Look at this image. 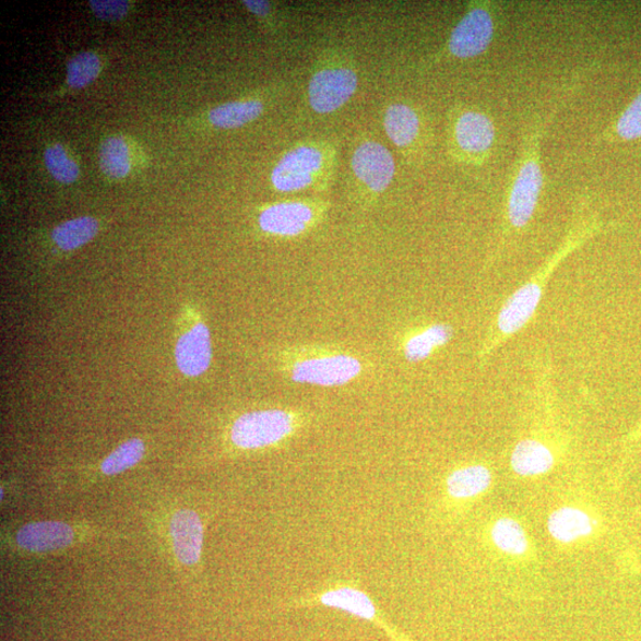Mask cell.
<instances>
[{
  "label": "cell",
  "mask_w": 641,
  "mask_h": 641,
  "mask_svg": "<svg viewBox=\"0 0 641 641\" xmlns=\"http://www.w3.org/2000/svg\"><path fill=\"white\" fill-rule=\"evenodd\" d=\"M550 535L559 542L571 543L590 536L594 529L591 517L574 508L555 511L548 522Z\"/></svg>",
  "instance_id": "cell-17"
},
{
  "label": "cell",
  "mask_w": 641,
  "mask_h": 641,
  "mask_svg": "<svg viewBox=\"0 0 641 641\" xmlns=\"http://www.w3.org/2000/svg\"><path fill=\"white\" fill-rule=\"evenodd\" d=\"M453 155L467 165L482 166L492 155L497 140L495 121L476 108L463 107L450 119Z\"/></svg>",
  "instance_id": "cell-3"
},
{
  "label": "cell",
  "mask_w": 641,
  "mask_h": 641,
  "mask_svg": "<svg viewBox=\"0 0 641 641\" xmlns=\"http://www.w3.org/2000/svg\"><path fill=\"white\" fill-rule=\"evenodd\" d=\"M264 105L259 100L228 103L214 108L210 121L216 128L237 129L247 126L263 114Z\"/></svg>",
  "instance_id": "cell-19"
},
{
  "label": "cell",
  "mask_w": 641,
  "mask_h": 641,
  "mask_svg": "<svg viewBox=\"0 0 641 641\" xmlns=\"http://www.w3.org/2000/svg\"><path fill=\"white\" fill-rule=\"evenodd\" d=\"M176 363L188 377H199L209 370L212 344L209 327L198 323L181 336L175 349Z\"/></svg>",
  "instance_id": "cell-11"
},
{
  "label": "cell",
  "mask_w": 641,
  "mask_h": 641,
  "mask_svg": "<svg viewBox=\"0 0 641 641\" xmlns=\"http://www.w3.org/2000/svg\"><path fill=\"white\" fill-rule=\"evenodd\" d=\"M45 159L46 166L54 179H57L64 185H71L76 181L79 168L75 163L67 156L64 149L61 145L48 147L46 150Z\"/></svg>",
  "instance_id": "cell-27"
},
{
  "label": "cell",
  "mask_w": 641,
  "mask_h": 641,
  "mask_svg": "<svg viewBox=\"0 0 641 641\" xmlns=\"http://www.w3.org/2000/svg\"><path fill=\"white\" fill-rule=\"evenodd\" d=\"M602 229L603 223L598 221L596 215L591 214L590 211L579 210L562 244L549 257L548 261L521 288H518L500 308L480 347L479 360L482 364L492 357L512 336L525 329L527 323L534 319L548 281L556 269Z\"/></svg>",
  "instance_id": "cell-1"
},
{
  "label": "cell",
  "mask_w": 641,
  "mask_h": 641,
  "mask_svg": "<svg viewBox=\"0 0 641 641\" xmlns=\"http://www.w3.org/2000/svg\"><path fill=\"white\" fill-rule=\"evenodd\" d=\"M74 539L70 525L60 522H39L24 525L16 536L21 548L35 553L68 547Z\"/></svg>",
  "instance_id": "cell-13"
},
{
  "label": "cell",
  "mask_w": 641,
  "mask_h": 641,
  "mask_svg": "<svg viewBox=\"0 0 641 641\" xmlns=\"http://www.w3.org/2000/svg\"><path fill=\"white\" fill-rule=\"evenodd\" d=\"M99 224L94 217L84 216L67 222L52 230V240L64 251H72L97 236Z\"/></svg>",
  "instance_id": "cell-21"
},
{
  "label": "cell",
  "mask_w": 641,
  "mask_h": 641,
  "mask_svg": "<svg viewBox=\"0 0 641 641\" xmlns=\"http://www.w3.org/2000/svg\"><path fill=\"white\" fill-rule=\"evenodd\" d=\"M90 5L95 15L105 21H118L129 11V3L121 0H91Z\"/></svg>",
  "instance_id": "cell-28"
},
{
  "label": "cell",
  "mask_w": 641,
  "mask_h": 641,
  "mask_svg": "<svg viewBox=\"0 0 641 641\" xmlns=\"http://www.w3.org/2000/svg\"><path fill=\"white\" fill-rule=\"evenodd\" d=\"M569 91H571L570 87L566 93L559 94L551 112L545 116H538L524 135L522 155L520 162H518L513 181L509 189L507 203H505L498 248L492 257H490V264H494L496 257L501 254L505 245L510 239L522 234L535 215L544 186L541 161L543 134L549 118L555 116L558 106H561Z\"/></svg>",
  "instance_id": "cell-2"
},
{
  "label": "cell",
  "mask_w": 641,
  "mask_h": 641,
  "mask_svg": "<svg viewBox=\"0 0 641 641\" xmlns=\"http://www.w3.org/2000/svg\"><path fill=\"white\" fill-rule=\"evenodd\" d=\"M384 128L390 141L400 149L415 145L422 130L418 112L406 104H392L387 108Z\"/></svg>",
  "instance_id": "cell-14"
},
{
  "label": "cell",
  "mask_w": 641,
  "mask_h": 641,
  "mask_svg": "<svg viewBox=\"0 0 641 641\" xmlns=\"http://www.w3.org/2000/svg\"><path fill=\"white\" fill-rule=\"evenodd\" d=\"M100 168L105 175L112 179H122L131 169V161L128 144L121 138L107 139L99 154Z\"/></svg>",
  "instance_id": "cell-22"
},
{
  "label": "cell",
  "mask_w": 641,
  "mask_h": 641,
  "mask_svg": "<svg viewBox=\"0 0 641 641\" xmlns=\"http://www.w3.org/2000/svg\"><path fill=\"white\" fill-rule=\"evenodd\" d=\"M497 21L492 2H471L450 34L443 52L450 58L468 60L483 56L494 44Z\"/></svg>",
  "instance_id": "cell-5"
},
{
  "label": "cell",
  "mask_w": 641,
  "mask_h": 641,
  "mask_svg": "<svg viewBox=\"0 0 641 641\" xmlns=\"http://www.w3.org/2000/svg\"><path fill=\"white\" fill-rule=\"evenodd\" d=\"M244 5L247 7L258 17H264L271 10L269 2H261V0H245Z\"/></svg>",
  "instance_id": "cell-29"
},
{
  "label": "cell",
  "mask_w": 641,
  "mask_h": 641,
  "mask_svg": "<svg viewBox=\"0 0 641 641\" xmlns=\"http://www.w3.org/2000/svg\"><path fill=\"white\" fill-rule=\"evenodd\" d=\"M294 425L293 415L283 411L245 414L232 427V441L244 449L268 447L285 439Z\"/></svg>",
  "instance_id": "cell-7"
},
{
  "label": "cell",
  "mask_w": 641,
  "mask_h": 641,
  "mask_svg": "<svg viewBox=\"0 0 641 641\" xmlns=\"http://www.w3.org/2000/svg\"><path fill=\"white\" fill-rule=\"evenodd\" d=\"M145 446L140 439H132L119 446L114 453L102 463V471L107 475H116L124 472L142 460Z\"/></svg>",
  "instance_id": "cell-25"
},
{
  "label": "cell",
  "mask_w": 641,
  "mask_h": 641,
  "mask_svg": "<svg viewBox=\"0 0 641 641\" xmlns=\"http://www.w3.org/2000/svg\"><path fill=\"white\" fill-rule=\"evenodd\" d=\"M452 337V327L444 323L430 324L405 341L404 356L412 363L426 360L436 349L444 347Z\"/></svg>",
  "instance_id": "cell-16"
},
{
  "label": "cell",
  "mask_w": 641,
  "mask_h": 641,
  "mask_svg": "<svg viewBox=\"0 0 641 641\" xmlns=\"http://www.w3.org/2000/svg\"><path fill=\"white\" fill-rule=\"evenodd\" d=\"M321 603L361 619L372 620L376 617V607L371 598L357 590L340 589L327 592L321 596Z\"/></svg>",
  "instance_id": "cell-20"
},
{
  "label": "cell",
  "mask_w": 641,
  "mask_h": 641,
  "mask_svg": "<svg viewBox=\"0 0 641 641\" xmlns=\"http://www.w3.org/2000/svg\"><path fill=\"white\" fill-rule=\"evenodd\" d=\"M606 138L614 141L631 142L641 139V88L632 103L613 122Z\"/></svg>",
  "instance_id": "cell-23"
},
{
  "label": "cell",
  "mask_w": 641,
  "mask_h": 641,
  "mask_svg": "<svg viewBox=\"0 0 641 641\" xmlns=\"http://www.w3.org/2000/svg\"><path fill=\"white\" fill-rule=\"evenodd\" d=\"M497 547L510 555H522L527 550V538L523 527L510 518H502L492 529Z\"/></svg>",
  "instance_id": "cell-24"
},
{
  "label": "cell",
  "mask_w": 641,
  "mask_h": 641,
  "mask_svg": "<svg viewBox=\"0 0 641 641\" xmlns=\"http://www.w3.org/2000/svg\"><path fill=\"white\" fill-rule=\"evenodd\" d=\"M320 207L310 201H286L268 207L259 215V226L266 234L297 237L319 222Z\"/></svg>",
  "instance_id": "cell-10"
},
{
  "label": "cell",
  "mask_w": 641,
  "mask_h": 641,
  "mask_svg": "<svg viewBox=\"0 0 641 641\" xmlns=\"http://www.w3.org/2000/svg\"><path fill=\"white\" fill-rule=\"evenodd\" d=\"M361 368V363L347 354H327L296 361L290 376L295 383L332 388L349 383Z\"/></svg>",
  "instance_id": "cell-8"
},
{
  "label": "cell",
  "mask_w": 641,
  "mask_h": 641,
  "mask_svg": "<svg viewBox=\"0 0 641 641\" xmlns=\"http://www.w3.org/2000/svg\"><path fill=\"white\" fill-rule=\"evenodd\" d=\"M174 549L177 558L186 566L199 562L203 527L198 513L190 510L176 512L170 523Z\"/></svg>",
  "instance_id": "cell-12"
},
{
  "label": "cell",
  "mask_w": 641,
  "mask_h": 641,
  "mask_svg": "<svg viewBox=\"0 0 641 641\" xmlns=\"http://www.w3.org/2000/svg\"><path fill=\"white\" fill-rule=\"evenodd\" d=\"M555 465L551 450L537 440L518 443L511 456V466L517 474L535 476L548 473Z\"/></svg>",
  "instance_id": "cell-15"
},
{
  "label": "cell",
  "mask_w": 641,
  "mask_h": 641,
  "mask_svg": "<svg viewBox=\"0 0 641 641\" xmlns=\"http://www.w3.org/2000/svg\"><path fill=\"white\" fill-rule=\"evenodd\" d=\"M351 167L360 185L372 194L384 193L394 179L395 162L383 144L366 141L354 150Z\"/></svg>",
  "instance_id": "cell-9"
},
{
  "label": "cell",
  "mask_w": 641,
  "mask_h": 641,
  "mask_svg": "<svg viewBox=\"0 0 641 641\" xmlns=\"http://www.w3.org/2000/svg\"><path fill=\"white\" fill-rule=\"evenodd\" d=\"M492 483V474L485 466H470L450 474L447 480L448 492L459 499L472 498L485 492Z\"/></svg>",
  "instance_id": "cell-18"
},
{
  "label": "cell",
  "mask_w": 641,
  "mask_h": 641,
  "mask_svg": "<svg viewBox=\"0 0 641 641\" xmlns=\"http://www.w3.org/2000/svg\"><path fill=\"white\" fill-rule=\"evenodd\" d=\"M102 71V62L93 52H81L68 63L67 81L73 88H84Z\"/></svg>",
  "instance_id": "cell-26"
},
{
  "label": "cell",
  "mask_w": 641,
  "mask_h": 641,
  "mask_svg": "<svg viewBox=\"0 0 641 641\" xmlns=\"http://www.w3.org/2000/svg\"><path fill=\"white\" fill-rule=\"evenodd\" d=\"M359 78L346 64H327L313 72L309 81V104L319 115H330L344 107L356 94Z\"/></svg>",
  "instance_id": "cell-6"
},
{
  "label": "cell",
  "mask_w": 641,
  "mask_h": 641,
  "mask_svg": "<svg viewBox=\"0 0 641 641\" xmlns=\"http://www.w3.org/2000/svg\"><path fill=\"white\" fill-rule=\"evenodd\" d=\"M330 150L317 143L299 144L289 150L271 174V182L282 193H295L316 186L330 174Z\"/></svg>",
  "instance_id": "cell-4"
}]
</instances>
